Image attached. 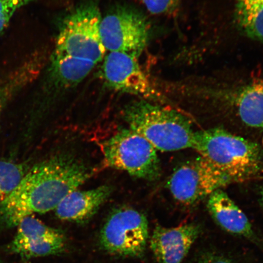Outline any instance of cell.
Returning <instances> with one entry per match:
<instances>
[{"label":"cell","mask_w":263,"mask_h":263,"mask_svg":"<svg viewBox=\"0 0 263 263\" xmlns=\"http://www.w3.org/2000/svg\"><path fill=\"white\" fill-rule=\"evenodd\" d=\"M123 115L130 129L156 150L173 152L193 147L195 132L190 121L178 111L140 100L127 105Z\"/></svg>","instance_id":"2"},{"label":"cell","mask_w":263,"mask_h":263,"mask_svg":"<svg viewBox=\"0 0 263 263\" xmlns=\"http://www.w3.org/2000/svg\"><path fill=\"white\" fill-rule=\"evenodd\" d=\"M140 2L151 14L167 15L176 11L180 0H140Z\"/></svg>","instance_id":"20"},{"label":"cell","mask_w":263,"mask_h":263,"mask_svg":"<svg viewBox=\"0 0 263 263\" xmlns=\"http://www.w3.org/2000/svg\"><path fill=\"white\" fill-rule=\"evenodd\" d=\"M236 14L245 34L263 41V0H236Z\"/></svg>","instance_id":"17"},{"label":"cell","mask_w":263,"mask_h":263,"mask_svg":"<svg viewBox=\"0 0 263 263\" xmlns=\"http://www.w3.org/2000/svg\"><path fill=\"white\" fill-rule=\"evenodd\" d=\"M102 16L97 3H84L65 16L52 54L90 61L97 65L107 54L102 42Z\"/></svg>","instance_id":"4"},{"label":"cell","mask_w":263,"mask_h":263,"mask_svg":"<svg viewBox=\"0 0 263 263\" xmlns=\"http://www.w3.org/2000/svg\"><path fill=\"white\" fill-rule=\"evenodd\" d=\"M32 0H0V34L18 9Z\"/></svg>","instance_id":"19"},{"label":"cell","mask_w":263,"mask_h":263,"mask_svg":"<svg viewBox=\"0 0 263 263\" xmlns=\"http://www.w3.org/2000/svg\"><path fill=\"white\" fill-rule=\"evenodd\" d=\"M17 228L11 248L22 258L28 259L64 251L66 238L64 233L34 217H26L20 222Z\"/></svg>","instance_id":"10"},{"label":"cell","mask_w":263,"mask_h":263,"mask_svg":"<svg viewBox=\"0 0 263 263\" xmlns=\"http://www.w3.org/2000/svg\"><path fill=\"white\" fill-rule=\"evenodd\" d=\"M112 189L103 185L86 191L74 190L59 203L55 209L59 219L83 223L93 217L110 197Z\"/></svg>","instance_id":"12"},{"label":"cell","mask_w":263,"mask_h":263,"mask_svg":"<svg viewBox=\"0 0 263 263\" xmlns=\"http://www.w3.org/2000/svg\"><path fill=\"white\" fill-rule=\"evenodd\" d=\"M29 170L25 163L0 160V205L11 195Z\"/></svg>","instance_id":"18"},{"label":"cell","mask_w":263,"mask_h":263,"mask_svg":"<svg viewBox=\"0 0 263 263\" xmlns=\"http://www.w3.org/2000/svg\"><path fill=\"white\" fill-rule=\"evenodd\" d=\"M90 176L88 167L71 156H57L36 164L0 205V223L12 228L32 214L55 210Z\"/></svg>","instance_id":"1"},{"label":"cell","mask_w":263,"mask_h":263,"mask_svg":"<svg viewBox=\"0 0 263 263\" xmlns=\"http://www.w3.org/2000/svg\"><path fill=\"white\" fill-rule=\"evenodd\" d=\"M96 65L90 61L66 55L52 54L50 71L57 83L67 88L80 83Z\"/></svg>","instance_id":"16"},{"label":"cell","mask_w":263,"mask_h":263,"mask_svg":"<svg viewBox=\"0 0 263 263\" xmlns=\"http://www.w3.org/2000/svg\"><path fill=\"white\" fill-rule=\"evenodd\" d=\"M207 208L213 219L226 231L254 238V233L248 217L222 189L209 197Z\"/></svg>","instance_id":"13"},{"label":"cell","mask_w":263,"mask_h":263,"mask_svg":"<svg viewBox=\"0 0 263 263\" xmlns=\"http://www.w3.org/2000/svg\"><path fill=\"white\" fill-rule=\"evenodd\" d=\"M202 263H232L229 259L222 257H213L207 259Z\"/></svg>","instance_id":"21"},{"label":"cell","mask_w":263,"mask_h":263,"mask_svg":"<svg viewBox=\"0 0 263 263\" xmlns=\"http://www.w3.org/2000/svg\"><path fill=\"white\" fill-rule=\"evenodd\" d=\"M199 233L195 224L172 228L158 226L151 236V248L160 263H182Z\"/></svg>","instance_id":"11"},{"label":"cell","mask_w":263,"mask_h":263,"mask_svg":"<svg viewBox=\"0 0 263 263\" xmlns=\"http://www.w3.org/2000/svg\"><path fill=\"white\" fill-rule=\"evenodd\" d=\"M233 182L200 156L179 166L171 176L167 187L177 201L191 205Z\"/></svg>","instance_id":"8"},{"label":"cell","mask_w":263,"mask_h":263,"mask_svg":"<svg viewBox=\"0 0 263 263\" xmlns=\"http://www.w3.org/2000/svg\"><path fill=\"white\" fill-rule=\"evenodd\" d=\"M102 62L101 78L111 89L153 103L162 99L141 68L139 58L122 52H108Z\"/></svg>","instance_id":"9"},{"label":"cell","mask_w":263,"mask_h":263,"mask_svg":"<svg viewBox=\"0 0 263 263\" xmlns=\"http://www.w3.org/2000/svg\"><path fill=\"white\" fill-rule=\"evenodd\" d=\"M149 228L146 217L125 207L115 210L102 229L100 245L109 254L141 258L145 252Z\"/></svg>","instance_id":"7"},{"label":"cell","mask_w":263,"mask_h":263,"mask_svg":"<svg viewBox=\"0 0 263 263\" xmlns=\"http://www.w3.org/2000/svg\"><path fill=\"white\" fill-rule=\"evenodd\" d=\"M261 195H262V201H263V189L262 190V193H261Z\"/></svg>","instance_id":"22"},{"label":"cell","mask_w":263,"mask_h":263,"mask_svg":"<svg viewBox=\"0 0 263 263\" xmlns=\"http://www.w3.org/2000/svg\"><path fill=\"white\" fill-rule=\"evenodd\" d=\"M235 104L242 122L263 129V80L255 81L243 87Z\"/></svg>","instance_id":"15"},{"label":"cell","mask_w":263,"mask_h":263,"mask_svg":"<svg viewBox=\"0 0 263 263\" xmlns=\"http://www.w3.org/2000/svg\"><path fill=\"white\" fill-rule=\"evenodd\" d=\"M156 151L149 141L130 128L118 132L103 144L108 166L148 180H155L160 176Z\"/></svg>","instance_id":"5"},{"label":"cell","mask_w":263,"mask_h":263,"mask_svg":"<svg viewBox=\"0 0 263 263\" xmlns=\"http://www.w3.org/2000/svg\"><path fill=\"white\" fill-rule=\"evenodd\" d=\"M193 149L235 182L256 175L261 169L257 144L221 128L195 132Z\"/></svg>","instance_id":"3"},{"label":"cell","mask_w":263,"mask_h":263,"mask_svg":"<svg viewBox=\"0 0 263 263\" xmlns=\"http://www.w3.org/2000/svg\"><path fill=\"white\" fill-rule=\"evenodd\" d=\"M102 42L108 52H122L139 58L149 40V26L137 10L120 6L102 16Z\"/></svg>","instance_id":"6"},{"label":"cell","mask_w":263,"mask_h":263,"mask_svg":"<svg viewBox=\"0 0 263 263\" xmlns=\"http://www.w3.org/2000/svg\"><path fill=\"white\" fill-rule=\"evenodd\" d=\"M45 60L41 54H35L0 81V115L8 102L38 77Z\"/></svg>","instance_id":"14"}]
</instances>
